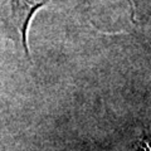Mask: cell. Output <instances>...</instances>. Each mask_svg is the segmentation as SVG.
<instances>
[{"label": "cell", "mask_w": 151, "mask_h": 151, "mask_svg": "<svg viewBox=\"0 0 151 151\" xmlns=\"http://www.w3.org/2000/svg\"><path fill=\"white\" fill-rule=\"evenodd\" d=\"M49 0H10L12 9V20L13 24L20 35V40L23 48L27 55H29V48H28V28L32 22L34 14L48 4Z\"/></svg>", "instance_id": "1"}]
</instances>
